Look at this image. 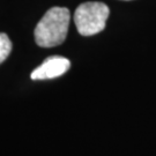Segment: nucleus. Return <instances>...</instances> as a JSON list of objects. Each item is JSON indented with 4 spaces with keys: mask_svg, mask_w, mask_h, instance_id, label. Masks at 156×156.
<instances>
[{
    "mask_svg": "<svg viewBox=\"0 0 156 156\" xmlns=\"http://www.w3.org/2000/svg\"><path fill=\"white\" fill-rule=\"evenodd\" d=\"M127 1H128V0H127Z\"/></svg>",
    "mask_w": 156,
    "mask_h": 156,
    "instance_id": "nucleus-5",
    "label": "nucleus"
},
{
    "mask_svg": "<svg viewBox=\"0 0 156 156\" xmlns=\"http://www.w3.org/2000/svg\"><path fill=\"white\" fill-rule=\"evenodd\" d=\"M12 51V42L9 37L4 33H0V64L8 58Z\"/></svg>",
    "mask_w": 156,
    "mask_h": 156,
    "instance_id": "nucleus-4",
    "label": "nucleus"
},
{
    "mask_svg": "<svg viewBox=\"0 0 156 156\" xmlns=\"http://www.w3.org/2000/svg\"><path fill=\"white\" fill-rule=\"evenodd\" d=\"M71 14L65 7H52L35 28V41L41 48H53L66 39Z\"/></svg>",
    "mask_w": 156,
    "mask_h": 156,
    "instance_id": "nucleus-1",
    "label": "nucleus"
},
{
    "mask_svg": "<svg viewBox=\"0 0 156 156\" xmlns=\"http://www.w3.org/2000/svg\"><path fill=\"white\" fill-rule=\"evenodd\" d=\"M71 62L62 56H52L46 58L37 68H35L30 78L33 80H49L64 75L69 69Z\"/></svg>",
    "mask_w": 156,
    "mask_h": 156,
    "instance_id": "nucleus-3",
    "label": "nucleus"
},
{
    "mask_svg": "<svg viewBox=\"0 0 156 156\" xmlns=\"http://www.w3.org/2000/svg\"><path fill=\"white\" fill-rule=\"evenodd\" d=\"M110 14L109 7L104 2L88 1L81 4L74 13V23L80 35L93 36L104 30Z\"/></svg>",
    "mask_w": 156,
    "mask_h": 156,
    "instance_id": "nucleus-2",
    "label": "nucleus"
}]
</instances>
